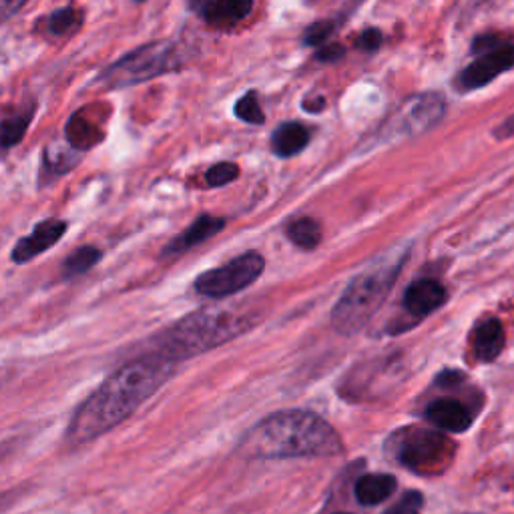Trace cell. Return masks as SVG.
<instances>
[{"label": "cell", "mask_w": 514, "mask_h": 514, "mask_svg": "<svg viewBox=\"0 0 514 514\" xmlns=\"http://www.w3.org/2000/svg\"><path fill=\"white\" fill-rule=\"evenodd\" d=\"M177 362L151 352L113 372L77 410L67 438L73 444L91 442L137 412L175 372Z\"/></svg>", "instance_id": "6da1fadb"}, {"label": "cell", "mask_w": 514, "mask_h": 514, "mask_svg": "<svg viewBox=\"0 0 514 514\" xmlns=\"http://www.w3.org/2000/svg\"><path fill=\"white\" fill-rule=\"evenodd\" d=\"M249 458H322L344 450L340 434L308 410H282L257 422L241 440Z\"/></svg>", "instance_id": "7a4b0ae2"}, {"label": "cell", "mask_w": 514, "mask_h": 514, "mask_svg": "<svg viewBox=\"0 0 514 514\" xmlns=\"http://www.w3.org/2000/svg\"><path fill=\"white\" fill-rule=\"evenodd\" d=\"M251 328V314L233 308H203L171 326L155 342L157 354L179 362L219 348Z\"/></svg>", "instance_id": "3957f363"}, {"label": "cell", "mask_w": 514, "mask_h": 514, "mask_svg": "<svg viewBox=\"0 0 514 514\" xmlns=\"http://www.w3.org/2000/svg\"><path fill=\"white\" fill-rule=\"evenodd\" d=\"M404 260L406 257L402 253L396 257H382L378 264L370 266L350 282L332 312V324L340 334L354 336L366 328L396 284Z\"/></svg>", "instance_id": "277c9868"}, {"label": "cell", "mask_w": 514, "mask_h": 514, "mask_svg": "<svg viewBox=\"0 0 514 514\" xmlns=\"http://www.w3.org/2000/svg\"><path fill=\"white\" fill-rule=\"evenodd\" d=\"M388 452L410 472L422 476L442 474L454 460L456 444L428 428H402L388 440Z\"/></svg>", "instance_id": "5b68a950"}, {"label": "cell", "mask_w": 514, "mask_h": 514, "mask_svg": "<svg viewBox=\"0 0 514 514\" xmlns=\"http://www.w3.org/2000/svg\"><path fill=\"white\" fill-rule=\"evenodd\" d=\"M181 67V53L169 41L149 43L125 55L101 73V83L109 89H121L151 81Z\"/></svg>", "instance_id": "8992f818"}, {"label": "cell", "mask_w": 514, "mask_h": 514, "mask_svg": "<svg viewBox=\"0 0 514 514\" xmlns=\"http://www.w3.org/2000/svg\"><path fill=\"white\" fill-rule=\"evenodd\" d=\"M266 262L260 253H243L221 268H213L197 276L195 292L205 298H227L243 292L264 274Z\"/></svg>", "instance_id": "52a82bcc"}, {"label": "cell", "mask_w": 514, "mask_h": 514, "mask_svg": "<svg viewBox=\"0 0 514 514\" xmlns=\"http://www.w3.org/2000/svg\"><path fill=\"white\" fill-rule=\"evenodd\" d=\"M476 61H472L458 77L462 91H472L488 85L492 79L514 67V39L486 35L474 43Z\"/></svg>", "instance_id": "ba28073f"}, {"label": "cell", "mask_w": 514, "mask_h": 514, "mask_svg": "<svg viewBox=\"0 0 514 514\" xmlns=\"http://www.w3.org/2000/svg\"><path fill=\"white\" fill-rule=\"evenodd\" d=\"M446 111V101L438 93H422L404 101L384 123V135L412 137L434 127Z\"/></svg>", "instance_id": "9c48e42d"}, {"label": "cell", "mask_w": 514, "mask_h": 514, "mask_svg": "<svg viewBox=\"0 0 514 514\" xmlns=\"http://www.w3.org/2000/svg\"><path fill=\"white\" fill-rule=\"evenodd\" d=\"M197 15L215 29H231L249 17L253 0H193Z\"/></svg>", "instance_id": "30bf717a"}, {"label": "cell", "mask_w": 514, "mask_h": 514, "mask_svg": "<svg viewBox=\"0 0 514 514\" xmlns=\"http://www.w3.org/2000/svg\"><path fill=\"white\" fill-rule=\"evenodd\" d=\"M65 229H67V223L59 221V219H49V221L39 223L29 237H23L15 245L13 260L17 264H25V262L35 260L37 255H41L47 249H51L63 237Z\"/></svg>", "instance_id": "8fae6325"}, {"label": "cell", "mask_w": 514, "mask_h": 514, "mask_svg": "<svg viewBox=\"0 0 514 514\" xmlns=\"http://www.w3.org/2000/svg\"><path fill=\"white\" fill-rule=\"evenodd\" d=\"M424 416L436 428H440L444 432H452V434L466 432L472 426V420H474L468 406H464L460 400H454V398L432 400L426 406Z\"/></svg>", "instance_id": "7c38bea8"}, {"label": "cell", "mask_w": 514, "mask_h": 514, "mask_svg": "<svg viewBox=\"0 0 514 514\" xmlns=\"http://www.w3.org/2000/svg\"><path fill=\"white\" fill-rule=\"evenodd\" d=\"M446 302V290L436 280H418L412 286H408L404 294V310L416 318L422 320L442 308Z\"/></svg>", "instance_id": "4fadbf2b"}, {"label": "cell", "mask_w": 514, "mask_h": 514, "mask_svg": "<svg viewBox=\"0 0 514 514\" xmlns=\"http://www.w3.org/2000/svg\"><path fill=\"white\" fill-rule=\"evenodd\" d=\"M225 227V221L219 217H211V215H201L197 217L179 237H175L167 247H165V255H179L183 251H189L191 247L203 243L205 239L213 237L215 233H219Z\"/></svg>", "instance_id": "5bb4252c"}, {"label": "cell", "mask_w": 514, "mask_h": 514, "mask_svg": "<svg viewBox=\"0 0 514 514\" xmlns=\"http://www.w3.org/2000/svg\"><path fill=\"white\" fill-rule=\"evenodd\" d=\"M506 344V336H504V328L498 320H486L482 322L472 338V348L474 354L480 362H494Z\"/></svg>", "instance_id": "9a60e30c"}, {"label": "cell", "mask_w": 514, "mask_h": 514, "mask_svg": "<svg viewBox=\"0 0 514 514\" xmlns=\"http://www.w3.org/2000/svg\"><path fill=\"white\" fill-rule=\"evenodd\" d=\"M398 488V482L390 474H364L358 478L354 492L360 504L374 506L390 498Z\"/></svg>", "instance_id": "2e32d148"}, {"label": "cell", "mask_w": 514, "mask_h": 514, "mask_svg": "<svg viewBox=\"0 0 514 514\" xmlns=\"http://www.w3.org/2000/svg\"><path fill=\"white\" fill-rule=\"evenodd\" d=\"M310 143V133L300 123H284L272 135V149L278 157H294Z\"/></svg>", "instance_id": "e0dca14e"}, {"label": "cell", "mask_w": 514, "mask_h": 514, "mask_svg": "<svg viewBox=\"0 0 514 514\" xmlns=\"http://www.w3.org/2000/svg\"><path fill=\"white\" fill-rule=\"evenodd\" d=\"M67 139L77 151H87L103 141V131L85 111H79L67 123Z\"/></svg>", "instance_id": "ac0fdd59"}, {"label": "cell", "mask_w": 514, "mask_h": 514, "mask_svg": "<svg viewBox=\"0 0 514 514\" xmlns=\"http://www.w3.org/2000/svg\"><path fill=\"white\" fill-rule=\"evenodd\" d=\"M288 237L294 245L302 249H316L322 241V229L320 223L310 217H300L288 225Z\"/></svg>", "instance_id": "d6986e66"}, {"label": "cell", "mask_w": 514, "mask_h": 514, "mask_svg": "<svg viewBox=\"0 0 514 514\" xmlns=\"http://www.w3.org/2000/svg\"><path fill=\"white\" fill-rule=\"evenodd\" d=\"M103 257V253L97 247H79L73 255L67 257L65 262V278H77L87 274L99 260Z\"/></svg>", "instance_id": "ffe728a7"}, {"label": "cell", "mask_w": 514, "mask_h": 514, "mask_svg": "<svg viewBox=\"0 0 514 514\" xmlns=\"http://www.w3.org/2000/svg\"><path fill=\"white\" fill-rule=\"evenodd\" d=\"M29 119L25 115L19 117H11L0 123V149H11L15 145H19L29 129Z\"/></svg>", "instance_id": "44dd1931"}, {"label": "cell", "mask_w": 514, "mask_h": 514, "mask_svg": "<svg viewBox=\"0 0 514 514\" xmlns=\"http://www.w3.org/2000/svg\"><path fill=\"white\" fill-rule=\"evenodd\" d=\"M81 19H83V15L77 9L67 7V9H61V11H57L49 17L47 29L57 37H65L81 25Z\"/></svg>", "instance_id": "7402d4cb"}, {"label": "cell", "mask_w": 514, "mask_h": 514, "mask_svg": "<svg viewBox=\"0 0 514 514\" xmlns=\"http://www.w3.org/2000/svg\"><path fill=\"white\" fill-rule=\"evenodd\" d=\"M235 117L245 121V123H251V125H262L266 121V115L260 107V101H257V95L255 93H247L245 97H241L235 105Z\"/></svg>", "instance_id": "603a6c76"}, {"label": "cell", "mask_w": 514, "mask_h": 514, "mask_svg": "<svg viewBox=\"0 0 514 514\" xmlns=\"http://www.w3.org/2000/svg\"><path fill=\"white\" fill-rule=\"evenodd\" d=\"M239 175V167L235 163H217L213 165L207 173H205V181L207 185L211 187H221V185H227L229 181L237 179Z\"/></svg>", "instance_id": "cb8c5ba5"}, {"label": "cell", "mask_w": 514, "mask_h": 514, "mask_svg": "<svg viewBox=\"0 0 514 514\" xmlns=\"http://www.w3.org/2000/svg\"><path fill=\"white\" fill-rule=\"evenodd\" d=\"M57 149H59V153L57 151H47V155H45V163H47V167H51L53 171H67V169H71L75 163H77V159H73V153H77V149L75 147H71V149H63L61 145H57Z\"/></svg>", "instance_id": "d4e9b609"}, {"label": "cell", "mask_w": 514, "mask_h": 514, "mask_svg": "<svg viewBox=\"0 0 514 514\" xmlns=\"http://www.w3.org/2000/svg\"><path fill=\"white\" fill-rule=\"evenodd\" d=\"M422 504H424L422 494L412 490V492H406L404 498L396 502L392 508H388L384 514H420Z\"/></svg>", "instance_id": "484cf974"}, {"label": "cell", "mask_w": 514, "mask_h": 514, "mask_svg": "<svg viewBox=\"0 0 514 514\" xmlns=\"http://www.w3.org/2000/svg\"><path fill=\"white\" fill-rule=\"evenodd\" d=\"M334 29H336V25L330 23V21L316 23V25H312V27L306 31L304 41H306V45H324V43L332 37Z\"/></svg>", "instance_id": "4316f807"}, {"label": "cell", "mask_w": 514, "mask_h": 514, "mask_svg": "<svg viewBox=\"0 0 514 514\" xmlns=\"http://www.w3.org/2000/svg\"><path fill=\"white\" fill-rule=\"evenodd\" d=\"M382 45V33L378 29H368L358 37V49L376 51Z\"/></svg>", "instance_id": "83f0119b"}, {"label": "cell", "mask_w": 514, "mask_h": 514, "mask_svg": "<svg viewBox=\"0 0 514 514\" xmlns=\"http://www.w3.org/2000/svg\"><path fill=\"white\" fill-rule=\"evenodd\" d=\"M25 3L27 0H0V25L15 17L25 7Z\"/></svg>", "instance_id": "f1b7e54d"}, {"label": "cell", "mask_w": 514, "mask_h": 514, "mask_svg": "<svg viewBox=\"0 0 514 514\" xmlns=\"http://www.w3.org/2000/svg\"><path fill=\"white\" fill-rule=\"evenodd\" d=\"M344 55V49L340 45H328L324 47L320 53H318V59L320 61H336Z\"/></svg>", "instance_id": "f546056e"}, {"label": "cell", "mask_w": 514, "mask_h": 514, "mask_svg": "<svg viewBox=\"0 0 514 514\" xmlns=\"http://www.w3.org/2000/svg\"><path fill=\"white\" fill-rule=\"evenodd\" d=\"M137 3H145V0H137Z\"/></svg>", "instance_id": "4dcf8cb0"}, {"label": "cell", "mask_w": 514, "mask_h": 514, "mask_svg": "<svg viewBox=\"0 0 514 514\" xmlns=\"http://www.w3.org/2000/svg\"><path fill=\"white\" fill-rule=\"evenodd\" d=\"M468 514H478V512H468Z\"/></svg>", "instance_id": "1f68e13d"}, {"label": "cell", "mask_w": 514, "mask_h": 514, "mask_svg": "<svg viewBox=\"0 0 514 514\" xmlns=\"http://www.w3.org/2000/svg\"><path fill=\"white\" fill-rule=\"evenodd\" d=\"M340 514H346V512H340Z\"/></svg>", "instance_id": "d6a6232c"}]
</instances>
